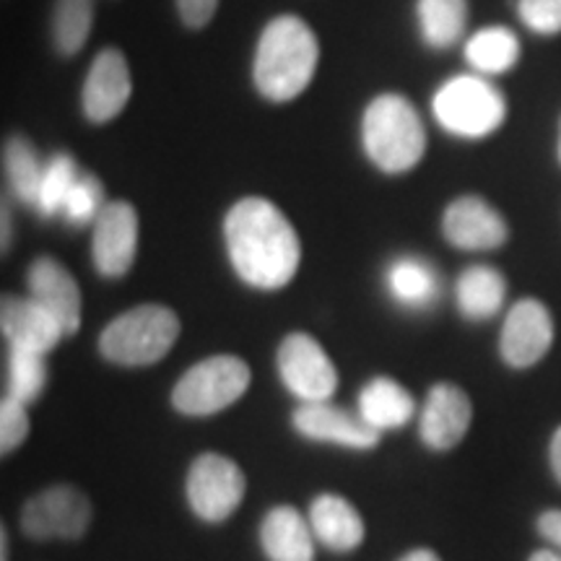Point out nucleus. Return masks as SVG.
Instances as JSON below:
<instances>
[{
	"mask_svg": "<svg viewBox=\"0 0 561 561\" xmlns=\"http://www.w3.org/2000/svg\"><path fill=\"white\" fill-rule=\"evenodd\" d=\"M536 528L541 533L543 541H549L557 546V549H561V510L543 512V515L538 517Z\"/></svg>",
	"mask_w": 561,
	"mask_h": 561,
	"instance_id": "obj_33",
	"label": "nucleus"
},
{
	"mask_svg": "<svg viewBox=\"0 0 561 561\" xmlns=\"http://www.w3.org/2000/svg\"><path fill=\"white\" fill-rule=\"evenodd\" d=\"M178 312L164 305L125 310L100 333L102 359L117 367H149L170 354L180 339Z\"/></svg>",
	"mask_w": 561,
	"mask_h": 561,
	"instance_id": "obj_4",
	"label": "nucleus"
},
{
	"mask_svg": "<svg viewBox=\"0 0 561 561\" xmlns=\"http://www.w3.org/2000/svg\"><path fill=\"white\" fill-rule=\"evenodd\" d=\"M473 421V403L468 392L453 382H437L426 396L419 419L421 442L434 453L458 447Z\"/></svg>",
	"mask_w": 561,
	"mask_h": 561,
	"instance_id": "obj_14",
	"label": "nucleus"
},
{
	"mask_svg": "<svg viewBox=\"0 0 561 561\" xmlns=\"http://www.w3.org/2000/svg\"><path fill=\"white\" fill-rule=\"evenodd\" d=\"M434 117L445 130L460 138H483L507 117V104L494 83L479 76H455L442 83L432 102Z\"/></svg>",
	"mask_w": 561,
	"mask_h": 561,
	"instance_id": "obj_6",
	"label": "nucleus"
},
{
	"mask_svg": "<svg viewBox=\"0 0 561 561\" xmlns=\"http://www.w3.org/2000/svg\"><path fill=\"white\" fill-rule=\"evenodd\" d=\"M133 79L128 60L121 50L107 47L91 60L81 89V110L83 117L94 125H104L115 121L130 102Z\"/></svg>",
	"mask_w": 561,
	"mask_h": 561,
	"instance_id": "obj_11",
	"label": "nucleus"
},
{
	"mask_svg": "<svg viewBox=\"0 0 561 561\" xmlns=\"http://www.w3.org/2000/svg\"><path fill=\"white\" fill-rule=\"evenodd\" d=\"M94 26V0H55L50 34L62 58H73L89 42Z\"/></svg>",
	"mask_w": 561,
	"mask_h": 561,
	"instance_id": "obj_25",
	"label": "nucleus"
},
{
	"mask_svg": "<svg viewBox=\"0 0 561 561\" xmlns=\"http://www.w3.org/2000/svg\"><path fill=\"white\" fill-rule=\"evenodd\" d=\"M30 434V413H26V403L16 401V398L5 396L0 403V453L9 455L16 450L21 442Z\"/></svg>",
	"mask_w": 561,
	"mask_h": 561,
	"instance_id": "obj_30",
	"label": "nucleus"
},
{
	"mask_svg": "<svg viewBox=\"0 0 561 561\" xmlns=\"http://www.w3.org/2000/svg\"><path fill=\"white\" fill-rule=\"evenodd\" d=\"M466 58L479 73L500 76L517 66L520 58V42L507 26H489L476 32L466 45Z\"/></svg>",
	"mask_w": 561,
	"mask_h": 561,
	"instance_id": "obj_24",
	"label": "nucleus"
},
{
	"mask_svg": "<svg viewBox=\"0 0 561 561\" xmlns=\"http://www.w3.org/2000/svg\"><path fill=\"white\" fill-rule=\"evenodd\" d=\"M421 37L434 50H447L462 37L468 24V0H419Z\"/></svg>",
	"mask_w": 561,
	"mask_h": 561,
	"instance_id": "obj_23",
	"label": "nucleus"
},
{
	"mask_svg": "<svg viewBox=\"0 0 561 561\" xmlns=\"http://www.w3.org/2000/svg\"><path fill=\"white\" fill-rule=\"evenodd\" d=\"M553 343V320L543 301L520 299L507 312L502 325L500 351L512 369H528L549 354Z\"/></svg>",
	"mask_w": 561,
	"mask_h": 561,
	"instance_id": "obj_12",
	"label": "nucleus"
},
{
	"mask_svg": "<svg viewBox=\"0 0 561 561\" xmlns=\"http://www.w3.org/2000/svg\"><path fill=\"white\" fill-rule=\"evenodd\" d=\"M517 13L528 30L543 37L561 32V0H517Z\"/></svg>",
	"mask_w": 561,
	"mask_h": 561,
	"instance_id": "obj_31",
	"label": "nucleus"
},
{
	"mask_svg": "<svg viewBox=\"0 0 561 561\" xmlns=\"http://www.w3.org/2000/svg\"><path fill=\"white\" fill-rule=\"evenodd\" d=\"M507 297V280L491 265H471L460 273L455 286L460 314L466 320H489L502 310Z\"/></svg>",
	"mask_w": 561,
	"mask_h": 561,
	"instance_id": "obj_21",
	"label": "nucleus"
},
{
	"mask_svg": "<svg viewBox=\"0 0 561 561\" xmlns=\"http://www.w3.org/2000/svg\"><path fill=\"white\" fill-rule=\"evenodd\" d=\"M248 479L234 460L221 453H203L187 471L185 494L193 515L208 525L227 523L244 500Z\"/></svg>",
	"mask_w": 561,
	"mask_h": 561,
	"instance_id": "obj_7",
	"label": "nucleus"
},
{
	"mask_svg": "<svg viewBox=\"0 0 561 561\" xmlns=\"http://www.w3.org/2000/svg\"><path fill=\"white\" fill-rule=\"evenodd\" d=\"M364 151L385 174H403L424 159L426 130L411 100L401 94H380L362 117Z\"/></svg>",
	"mask_w": 561,
	"mask_h": 561,
	"instance_id": "obj_3",
	"label": "nucleus"
},
{
	"mask_svg": "<svg viewBox=\"0 0 561 561\" xmlns=\"http://www.w3.org/2000/svg\"><path fill=\"white\" fill-rule=\"evenodd\" d=\"M320 60V45L305 19L276 16L257 39L252 81L257 94L273 104H286L307 91Z\"/></svg>",
	"mask_w": 561,
	"mask_h": 561,
	"instance_id": "obj_2",
	"label": "nucleus"
},
{
	"mask_svg": "<svg viewBox=\"0 0 561 561\" xmlns=\"http://www.w3.org/2000/svg\"><path fill=\"white\" fill-rule=\"evenodd\" d=\"M224 242L237 276L252 289L278 291L297 276L301 242L276 203L242 198L224 219Z\"/></svg>",
	"mask_w": 561,
	"mask_h": 561,
	"instance_id": "obj_1",
	"label": "nucleus"
},
{
	"mask_svg": "<svg viewBox=\"0 0 561 561\" xmlns=\"http://www.w3.org/2000/svg\"><path fill=\"white\" fill-rule=\"evenodd\" d=\"M0 328L11 348L37 351V354H50L60 339H66L58 318L32 297H3Z\"/></svg>",
	"mask_w": 561,
	"mask_h": 561,
	"instance_id": "obj_17",
	"label": "nucleus"
},
{
	"mask_svg": "<svg viewBox=\"0 0 561 561\" xmlns=\"http://www.w3.org/2000/svg\"><path fill=\"white\" fill-rule=\"evenodd\" d=\"M559 159H561V144H559Z\"/></svg>",
	"mask_w": 561,
	"mask_h": 561,
	"instance_id": "obj_39",
	"label": "nucleus"
},
{
	"mask_svg": "<svg viewBox=\"0 0 561 561\" xmlns=\"http://www.w3.org/2000/svg\"><path fill=\"white\" fill-rule=\"evenodd\" d=\"M549 460H551V471L557 476V481L561 483V426L553 432L551 437V447H549Z\"/></svg>",
	"mask_w": 561,
	"mask_h": 561,
	"instance_id": "obj_34",
	"label": "nucleus"
},
{
	"mask_svg": "<svg viewBox=\"0 0 561 561\" xmlns=\"http://www.w3.org/2000/svg\"><path fill=\"white\" fill-rule=\"evenodd\" d=\"M310 525L314 541L335 553L359 549L367 536V525H364L359 510L339 494L314 496L310 504Z\"/></svg>",
	"mask_w": 561,
	"mask_h": 561,
	"instance_id": "obj_18",
	"label": "nucleus"
},
{
	"mask_svg": "<svg viewBox=\"0 0 561 561\" xmlns=\"http://www.w3.org/2000/svg\"><path fill=\"white\" fill-rule=\"evenodd\" d=\"M3 167H5V178H9L11 193L16 195V201L34 208L42 172H45V161H39L37 151H34L30 140L24 136H11L5 140Z\"/></svg>",
	"mask_w": 561,
	"mask_h": 561,
	"instance_id": "obj_26",
	"label": "nucleus"
},
{
	"mask_svg": "<svg viewBox=\"0 0 561 561\" xmlns=\"http://www.w3.org/2000/svg\"><path fill=\"white\" fill-rule=\"evenodd\" d=\"M91 234V261L104 278H123L138 255V210L128 201L104 206Z\"/></svg>",
	"mask_w": 561,
	"mask_h": 561,
	"instance_id": "obj_10",
	"label": "nucleus"
},
{
	"mask_svg": "<svg viewBox=\"0 0 561 561\" xmlns=\"http://www.w3.org/2000/svg\"><path fill=\"white\" fill-rule=\"evenodd\" d=\"M528 561H561V553L551 551V549H541V551L533 553V557H530Z\"/></svg>",
	"mask_w": 561,
	"mask_h": 561,
	"instance_id": "obj_36",
	"label": "nucleus"
},
{
	"mask_svg": "<svg viewBox=\"0 0 561 561\" xmlns=\"http://www.w3.org/2000/svg\"><path fill=\"white\" fill-rule=\"evenodd\" d=\"M30 297L53 312L66 335H76L81 328V289L66 265L55 257L42 255L26 271Z\"/></svg>",
	"mask_w": 561,
	"mask_h": 561,
	"instance_id": "obj_16",
	"label": "nucleus"
},
{
	"mask_svg": "<svg viewBox=\"0 0 561 561\" xmlns=\"http://www.w3.org/2000/svg\"><path fill=\"white\" fill-rule=\"evenodd\" d=\"M47 385V354L26 348H11L9 354V396L32 405L39 401Z\"/></svg>",
	"mask_w": 561,
	"mask_h": 561,
	"instance_id": "obj_28",
	"label": "nucleus"
},
{
	"mask_svg": "<svg viewBox=\"0 0 561 561\" xmlns=\"http://www.w3.org/2000/svg\"><path fill=\"white\" fill-rule=\"evenodd\" d=\"M104 206L107 203H104L102 180L96 174L81 172V178L76 180L60 216H66V221L73 224V227H87V224H94L100 219Z\"/></svg>",
	"mask_w": 561,
	"mask_h": 561,
	"instance_id": "obj_29",
	"label": "nucleus"
},
{
	"mask_svg": "<svg viewBox=\"0 0 561 561\" xmlns=\"http://www.w3.org/2000/svg\"><path fill=\"white\" fill-rule=\"evenodd\" d=\"M94 507L81 489L58 483L21 507V530L32 541H81L87 536Z\"/></svg>",
	"mask_w": 561,
	"mask_h": 561,
	"instance_id": "obj_8",
	"label": "nucleus"
},
{
	"mask_svg": "<svg viewBox=\"0 0 561 561\" xmlns=\"http://www.w3.org/2000/svg\"><path fill=\"white\" fill-rule=\"evenodd\" d=\"M398 561H442L432 549H413Z\"/></svg>",
	"mask_w": 561,
	"mask_h": 561,
	"instance_id": "obj_35",
	"label": "nucleus"
},
{
	"mask_svg": "<svg viewBox=\"0 0 561 561\" xmlns=\"http://www.w3.org/2000/svg\"><path fill=\"white\" fill-rule=\"evenodd\" d=\"M413 411H416L413 396L392 377H371L359 392V416L380 434L401 430L411 421Z\"/></svg>",
	"mask_w": 561,
	"mask_h": 561,
	"instance_id": "obj_20",
	"label": "nucleus"
},
{
	"mask_svg": "<svg viewBox=\"0 0 561 561\" xmlns=\"http://www.w3.org/2000/svg\"><path fill=\"white\" fill-rule=\"evenodd\" d=\"M0 561H9V533H0Z\"/></svg>",
	"mask_w": 561,
	"mask_h": 561,
	"instance_id": "obj_37",
	"label": "nucleus"
},
{
	"mask_svg": "<svg viewBox=\"0 0 561 561\" xmlns=\"http://www.w3.org/2000/svg\"><path fill=\"white\" fill-rule=\"evenodd\" d=\"M291 424L301 437L312 442H328L351 450H375L380 445V432L371 430L359 413L339 409L331 401L301 403L294 411Z\"/></svg>",
	"mask_w": 561,
	"mask_h": 561,
	"instance_id": "obj_15",
	"label": "nucleus"
},
{
	"mask_svg": "<svg viewBox=\"0 0 561 561\" xmlns=\"http://www.w3.org/2000/svg\"><path fill=\"white\" fill-rule=\"evenodd\" d=\"M79 178L81 170L70 153H53V157L45 161V172H42L34 210H37L39 216H45V219H53V216L62 214V206H66L68 195L73 191Z\"/></svg>",
	"mask_w": 561,
	"mask_h": 561,
	"instance_id": "obj_27",
	"label": "nucleus"
},
{
	"mask_svg": "<svg viewBox=\"0 0 561 561\" xmlns=\"http://www.w3.org/2000/svg\"><path fill=\"white\" fill-rule=\"evenodd\" d=\"M276 367L280 382L301 403L331 401L339 388V369L310 333L294 331L286 335L278 346Z\"/></svg>",
	"mask_w": 561,
	"mask_h": 561,
	"instance_id": "obj_9",
	"label": "nucleus"
},
{
	"mask_svg": "<svg viewBox=\"0 0 561 561\" xmlns=\"http://www.w3.org/2000/svg\"><path fill=\"white\" fill-rule=\"evenodd\" d=\"M252 371L231 354H214L193 364L172 388V405L182 416L206 419L234 405L248 392Z\"/></svg>",
	"mask_w": 561,
	"mask_h": 561,
	"instance_id": "obj_5",
	"label": "nucleus"
},
{
	"mask_svg": "<svg viewBox=\"0 0 561 561\" xmlns=\"http://www.w3.org/2000/svg\"><path fill=\"white\" fill-rule=\"evenodd\" d=\"M261 546L268 561H314L312 525L291 504H278L263 517Z\"/></svg>",
	"mask_w": 561,
	"mask_h": 561,
	"instance_id": "obj_19",
	"label": "nucleus"
},
{
	"mask_svg": "<svg viewBox=\"0 0 561 561\" xmlns=\"http://www.w3.org/2000/svg\"><path fill=\"white\" fill-rule=\"evenodd\" d=\"M385 280H388L390 297L409 310H426L439 294L437 273L430 263L413 255L398 257L396 263H390Z\"/></svg>",
	"mask_w": 561,
	"mask_h": 561,
	"instance_id": "obj_22",
	"label": "nucleus"
},
{
	"mask_svg": "<svg viewBox=\"0 0 561 561\" xmlns=\"http://www.w3.org/2000/svg\"><path fill=\"white\" fill-rule=\"evenodd\" d=\"M9 237H11V224H9V208H3V250L9 248Z\"/></svg>",
	"mask_w": 561,
	"mask_h": 561,
	"instance_id": "obj_38",
	"label": "nucleus"
},
{
	"mask_svg": "<svg viewBox=\"0 0 561 561\" xmlns=\"http://www.w3.org/2000/svg\"><path fill=\"white\" fill-rule=\"evenodd\" d=\"M219 11V0H178V13L187 30H203Z\"/></svg>",
	"mask_w": 561,
	"mask_h": 561,
	"instance_id": "obj_32",
	"label": "nucleus"
},
{
	"mask_svg": "<svg viewBox=\"0 0 561 561\" xmlns=\"http://www.w3.org/2000/svg\"><path fill=\"white\" fill-rule=\"evenodd\" d=\"M442 234L458 250H496L510 240L504 216L479 195H462L445 208Z\"/></svg>",
	"mask_w": 561,
	"mask_h": 561,
	"instance_id": "obj_13",
	"label": "nucleus"
}]
</instances>
